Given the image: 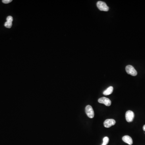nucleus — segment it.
I'll use <instances>...</instances> for the list:
<instances>
[{
    "label": "nucleus",
    "mask_w": 145,
    "mask_h": 145,
    "mask_svg": "<svg viewBox=\"0 0 145 145\" xmlns=\"http://www.w3.org/2000/svg\"><path fill=\"white\" fill-rule=\"evenodd\" d=\"M97 6L99 10L101 11L108 12L109 10V7L106 3L102 1H99L97 3Z\"/></svg>",
    "instance_id": "obj_1"
},
{
    "label": "nucleus",
    "mask_w": 145,
    "mask_h": 145,
    "mask_svg": "<svg viewBox=\"0 0 145 145\" xmlns=\"http://www.w3.org/2000/svg\"><path fill=\"white\" fill-rule=\"evenodd\" d=\"M126 71L128 74L135 76L137 75V72L134 66L132 65H128L126 66Z\"/></svg>",
    "instance_id": "obj_2"
},
{
    "label": "nucleus",
    "mask_w": 145,
    "mask_h": 145,
    "mask_svg": "<svg viewBox=\"0 0 145 145\" xmlns=\"http://www.w3.org/2000/svg\"><path fill=\"white\" fill-rule=\"evenodd\" d=\"M85 111L87 116L90 118H93L94 116V111L92 106L90 105H87L85 108Z\"/></svg>",
    "instance_id": "obj_3"
},
{
    "label": "nucleus",
    "mask_w": 145,
    "mask_h": 145,
    "mask_svg": "<svg viewBox=\"0 0 145 145\" xmlns=\"http://www.w3.org/2000/svg\"><path fill=\"white\" fill-rule=\"evenodd\" d=\"M126 118L128 122H131L133 121L134 118V113L131 110H128L126 114Z\"/></svg>",
    "instance_id": "obj_4"
},
{
    "label": "nucleus",
    "mask_w": 145,
    "mask_h": 145,
    "mask_svg": "<svg viewBox=\"0 0 145 145\" xmlns=\"http://www.w3.org/2000/svg\"><path fill=\"white\" fill-rule=\"evenodd\" d=\"M98 102L100 103L103 104L105 105L106 106H110L111 104V101L109 99L106 97L101 98L99 99Z\"/></svg>",
    "instance_id": "obj_5"
},
{
    "label": "nucleus",
    "mask_w": 145,
    "mask_h": 145,
    "mask_svg": "<svg viewBox=\"0 0 145 145\" xmlns=\"http://www.w3.org/2000/svg\"><path fill=\"white\" fill-rule=\"evenodd\" d=\"M116 123V121L113 119H107L105 120L104 122V126L106 128H109L114 126Z\"/></svg>",
    "instance_id": "obj_6"
},
{
    "label": "nucleus",
    "mask_w": 145,
    "mask_h": 145,
    "mask_svg": "<svg viewBox=\"0 0 145 145\" xmlns=\"http://www.w3.org/2000/svg\"><path fill=\"white\" fill-rule=\"evenodd\" d=\"M122 140L123 142H126L128 145H131L133 144V140H132V138L130 137V136H123L122 138Z\"/></svg>",
    "instance_id": "obj_7"
},
{
    "label": "nucleus",
    "mask_w": 145,
    "mask_h": 145,
    "mask_svg": "<svg viewBox=\"0 0 145 145\" xmlns=\"http://www.w3.org/2000/svg\"><path fill=\"white\" fill-rule=\"evenodd\" d=\"M113 91V88L112 86H110L108 87L106 90L103 92V94L104 95L107 96L111 94Z\"/></svg>",
    "instance_id": "obj_8"
},
{
    "label": "nucleus",
    "mask_w": 145,
    "mask_h": 145,
    "mask_svg": "<svg viewBox=\"0 0 145 145\" xmlns=\"http://www.w3.org/2000/svg\"><path fill=\"white\" fill-rule=\"evenodd\" d=\"M4 26L8 28H10L12 26V22L6 21L4 24Z\"/></svg>",
    "instance_id": "obj_9"
},
{
    "label": "nucleus",
    "mask_w": 145,
    "mask_h": 145,
    "mask_svg": "<svg viewBox=\"0 0 145 145\" xmlns=\"http://www.w3.org/2000/svg\"><path fill=\"white\" fill-rule=\"evenodd\" d=\"M103 142L102 145H106L108 143L109 139L108 137H105L103 138Z\"/></svg>",
    "instance_id": "obj_10"
},
{
    "label": "nucleus",
    "mask_w": 145,
    "mask_h": 145,
    "mask_svg": "<svg viewBox=\"0 0 145 145\" xmlns=\"http://www.w3.org/2000/svg\"><path fill=\"white\" fill-rule=\"evenodd\" d=\"M6 21L7 22H12V21H13V18H12V17L11 16H8L6 18Z\"/></svg>",
    "instance_id": "obj_11"
},
{
    "label": "nucleus",
    "mask_w": 145,
    "mask_h": 145,
    "mask_svg": "<svg viewBox=\"0 0 145 145\" xmlns=\"http://www.w3.org/2000/svg\"><path fill=\"white\" fill-rule=\"evenodd\" d=\"M12 1V0H2V2L4 4H8Z\"/></svg>",
    "instance_id": "obj_12"
},
{
    "label": "nucleus",
    "mask_w": 145,
    "mask_h": 145,
    "mask_svg": "<svg viewBox=\"0 0 145 145\" xmlns=\"http://www.w3.org/2000/svg\"><path fill=\"white\" fill-rule=\"evenodd\" d=\"M143 128L144 130V132H145V124L143 126Z\"/></svg>",
    "instance_id": "obj_13"
}]
</instances>
